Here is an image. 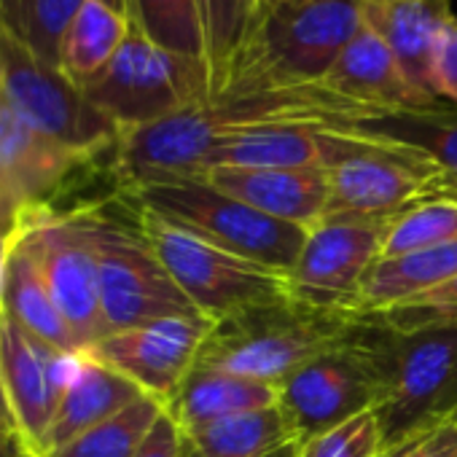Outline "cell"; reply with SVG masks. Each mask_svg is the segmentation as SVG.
Wrapping results in <instances>:
<instances>
[{
    "instance_id": "40",
    "label": "cell",
    "mask_w": 457,
    "mask_h": 457,
    "mask_svg": "<svg viewBox=\"0 0 457 457\" xmlns=\"http://www.w3.org/2000/svg\"><path fill=\"white\" fill-rule=\"evenodd\" d=\"M441 196H457V180H446V186H444V191H441Z\"/></svg>"
},
{
    "instance_id": "11",
    "label": "cell",
    "mask_w": 457,
    "mask_h": 457,
    "mask_svg": "<svg viewBox=\"0 0 457 457\" xmlns=\"http://www.w3.org/2000/svg\"><path fill=\"white\" fill-rule=\"evenodd\" d=\"M326 218L387 220L406 207L441 196L449 175L420 151L379 137L326 170Z\"/></svg>"
},
{
    "instance_id": "38",
    "label": "cell",
    "mask_w": 457,
    "mask_h": 457,
    "mask_svg": "<svg viewBox=\"0 0 457 457\" xmlns=\"http://www.w3.org/2000/svg\"><path fill=\"white\" fill-rule=\"evenodd\" d=\"M280 4H288V0H253V14H251V28H253V22H259L270 9H275V6H280ZM248 28V30H251Z\"/></svg>"
},
{
    "instance_id": "21",
    "label": "cell",
    "mask_w": 457,
    "mask_h": 457,
    "mask_svg": "<svg viewBox=\"0 0 457 457\" xmlns=\"http://www.w3.org/2000/svg\"><path fill=\"white\" fill-rule=\"evenodd\" d=\"M4 310L9 318H14L25 331H30L41 342L62 353H81L68 320L62 318L49 291L41 262L22 232H14V245H12L6 286H4Z\"/></svg>"
},
{
    "instance_id": "14",
    "label": "cell",
    "mask_w": 457,
    "mask_h": 457,
    "mask_svg": "<svg viewBox=\"0 0 457 457\" xmlns=\"http://www.w3.org/2000/svg\"><path fill=\"white\" fill-rule=\"evenodd\" d=\"M212 326L215 320L204 315L162 318L111 331L89 347V353L135 382L145 395H154L167 406L186 374L196 366Z\"/></svg>"
},
{
    "instance_id": "27",
    "label": "cell",
    "mask_w": 457,
    "mask_h": 457,
    "mask_svg": "<svg viewBox=\"0 0 457 457\" xmlns=\"http://www.w3.org/2000/svg\"><path fill=\"white\" fill-rule=\"evenodd\" d=\"M446 243H457V196H433L387 218L379 259H395Z\"/></svg>"
},
{
    "instance_id": "19",
    "label": "cell",
    "mask_w": 457,
    "mask_h": 457,
    "mask_svg": "<svg viewBox=\"0 0 457 457\" xmlns=\"http://www.w3.org/2000/svg\"><path fill=\"white\" fill-rule=\"evenodd\" d=\"M145 395L135 382H129L124 374L103 363L89 350H81L76 355L71 379L65 385L62 401L57 406V414L52 420V428L46 433L41 454L79 438L89 428L105 422L108 417L127 409L132 401Z\"/></svg>"
},
{
    "instance_id": "5",
    "label": "cell",
    "mask_w": 457,
    "mask_h": 457,
    "mask_svg": "<svg viewBox=\"0 0 457 457\" xmlns=\"http://www.w3.org/2000/svg\"><path fill=\"white\" fill-rule=\"evenodd\" d=\"M129 210L170 278L204 318L218 323L248 307L291 296L288 272L228 253L156 212L132 204Z\"/></svg>"
},
{
    "instance_id": "32",
    "label": "cell",
    "mask_w": 457,
    "mask_h": 457,
    "mask_svg": "<svg viewBox=\"0 0 457 457\" xmlns=\"http://www.w3.org/2000/svg\"><path fill=\"white\" fill-rule=\"evenodd\" d=\"M385 441L377 411H363L304 444L302 457H382Z\"/></svg>"
},
{
    "instance_id": "13",
    "label": "cell",
    "mask_w": 457,
    "mask_h": 457,
    "mask_svg": "<svg viewBox=\"0 0 457 457\" xmlns=\"http://www.w3.org/2000/svg\"><path fill=\"white\" fill-rule=\"evenodd\" d=\"M374 403L377 377L355 337L347 345L310 361L278 385V406L302 449L337 425L371 411Z\"/></svg>"
},
{
    "instance_id": "37",
    "label": "cell",
    "mask_w": 457,
    "mask_h": 457,
    "mask_svg": "<svg viewBox=\"0 0 457 457\" xmlns=\"http://www.w3.org/2000/svg\"><path fill=\"white\" fill-rule=\"evenodd\" d=\"M14 235L0 228V315H4V286H6V270H9V256H12Z\"/></svg>"
},
{
    "instance_id": "18",
    "label": "cell",
    "mask_w": 457,
    "mask_h": 457,
    "mask_svg": "<svg viewBox=\"0 0 457 457\" xmlns=\"http://www.w3.org/2000/svg\"><path fill=\"white\" fill-rule=\"evenodd\" d=\"M361 12L363 22L393 52L406 79L438 100L430 87V65L441 28L454 14L449 0H361Z\"/></svg>"
},
{
    "instance_id": "28",
    "label": "cell",
    "mask_w": 457,
    "mask_h": 457,
    "mask_svg": "<svg viewBox=\"0 0 457 457\" xmlns=\"http://www.w3.org/2000/svg\"><path fill=\"white\" fill-rule=\"evenodd\" d=\"M194 4L204 36V68L210 95H215L223 87L237 52L245 44L253 0H194Z\"/></svg>"
},
{
    "instance_id": "10",
    "label": "cell",
    "mask_w": 457,
    "mask_h": 457,
    "mask_svg": "<svg viewBox=\"0 0 457 457\" xmlns=\"http://www.w3.org/2000/svg\"><path fill=\"white\" fill-rule=\"evenodd\" d=\"M111 156L73 151L28 124L0 92V228L14 235L20 218L54 207L95 172H108Z\"/></svg>"
},
{
    "instance_id": "7",
    "label": "cell",
    "mask_w": 457,
    "mask_h": 457,
    "mask_svg": "<svg viewBox=\"0 0 457 457\" xmlns=\"http://www.w3.org/2000/svg\"><path fill=\"white\" fill-rule=\"evenodd\" d=\"M0 92L28 124L73 151L105 159L119 143V127L84 87L33 52L6 22H0Z\"/></svg>"
},
{
    "instance_id": "31",
    "label": "cell",
    "mask_w": 457,
    "mask_h": 457,
    "mask_svg": "<svg viewBox=\"0 0 457 457\" xmlns=\"http://www.w3.org/2000/svg\"><path fill=\"white\" fill-rule=\"evenodd\" d=\"M361 318L393 328V331H422V328H444L457 326V278L428 291L417 299L401 302L387 310L363 312Z\"/></svg>"
},
{
    "instance_id": "8",
    "label": "cell",
    "mask_w": 457,
    "mask_h": 457,
    "mask_svg": "<svg viewBox=\"0 0 457 457\" xmlns=\"http://www.w3.org/2000/svg\"><path fill=\"white\" fill-rule=\"evenodd\" d=\"M84 92L119 132H129L204 103L210 81L202 60L170 52L132 25L116 57Z\"/></svg>"
},
{
    "instance_id": "25",
    "label": "cell",
    "mask_w": 457,
    "mask_h": 457,
    "mask_svg": "<svg viewBox=\"0 0 457 457\" xmlns=\"http://www.w3.org/2000/svg\"><path fill=\"white\" fill-rule=\"evenodd\" d=\"M355 129L403 143L433 164H438L452 180H457V108L436 105V108H414V111H393L355 124Z\"/></svg>"
},
{
    "instance_id": "4",
    "label": "cell",
    "mask_w": 457,
    "mask_h": 457,
    "mask_svg": "<svg viewBox=\"0 0 457 457\" xmlns=\"http://www.w3.org/2000/svg\"><path fill=\"white\" fill-rule=\"evenodd\" d=\"M361 28V0H288L253 22L226 81L320 84Z\"/></svg>"
},
{
    "instance_id": "36",
    "label": "cell",
    "mask_w": 457,
    "mask_h": 457,
    "mask_svg": "<svg viewBox=\"0 0 457 457\" xmlns=\"http://www.w3.org/2000/svg\"><path fill=\"white\" fill-rule=\"evenodd\" d=\"M0 444H6V446L22 444L20 425H17V417L12 411V403H9V395L4 387V377H0Z\"/></svg>"
},
{
    "instance_id": "35",
    "label": "cell",
    "mask_w": 457,
    "mask_h": 457,
    "mask_svg": "<svg viewBox=\"0 0 457 457\" xmlns=\"http://www.w3.org/2000/svg\"><path fill=\"white\" fill-rule=\"evenodd\" d=\"M183 452H186V433L164 406V411L148 430L135 457H183Z\"/></svg>"
},
{
    "instance_id": "42",
    "label": "cell",
    "mask_w": 457,
    "mask_h": 457,
    "mask_svg": "<svg viewBox=\"0 0 457 457\" xmlns=\"http://www.w3.org/2000/svg\"><path fill=\"white\" fill-rule=\"evenodd\" d=\"M183 457H202V454L196 452V446L188 441V436H186V452H183Z\"/></svg>"
},
{
    "instance_id": "33",
    "label": "cell",
    "mask_w": 457,
    "mask_h": 457,
    "mask_svg": "<svg viewBox=\"0 0 457 457\" xmlns=\"http://www.w3.org/2000/svg\"><path fill=\"white\" fill-rule=\"evenodd\" d=\"M430 87L444 105L457 108V17L454 14L441 28L433 52V65H430Z\"/></svg>"
},
{
    "instance_id": "26",
    "label": "cell",
    "mask_w": 457,
    "mask_h": 457,
    "mask_svg": "<svg viewBox=\"0 0 457 457\" xmlns=\"http://www.w3.org/2000/svg\"><path fill=\"white\" fill-rule=\"evenodd\" d=\"M162 411L164 403L159 398L140 395L119 414L41 457H135Z\"/></svg>"
},
{
    "instance_id": "44",
    "label": "cell",
    "mask_w": 457,
    "mask_h": 457,
    "mask_svg": "<svg viewBox=\"0 0 457 457\" xmlns=\"http://www.w3.org/2000/svg\"><path fill=\"white\" fill-rule=\"evenodd\" d=\"M0 20H4V0H0Z\"/></svg>"
},
{
    "instance_id": "45",
    "label": "cell",
    "mask_w": 457,
    "mask_h": 457,
    "mask_svg": "<svg viewBox=\"0 0 457 457\" xmlns=\"http://www.w3.org/2000/svg\"><path fill=\"white\" fill-rule=\"evenodd\" d=\"M299 457H302V454H299Z\"/></svg>"
},
{
    "instance_id": "9",
    "label": "cell",
    "mask_w": 457,
    "mask_h": 457,
    "mask_svg": "<svg viewBox=\"0 0 457 457\" xmlns=\"http://www.w3.org/2000/svg\"><path fill=\"white\" fill-rule=\"evenodd\" d=\"M14 232H22L33 245L49 291L79 347H95L108 334V326L100 304L97 256L92 245L87 202L73 207L54 204L28 210Z\"/></svg>"
},
{
    "instance_id": "6",
    "label": "cell",
    "mask_w": 457,
    "mask_h": 457,
    "mask_svg": "<svg viewBox=\"0 0 457 457\" xmlns=\"http://www.w3.org/2000/svg\"><path fill=\"white\" fill-rule=\"evenodd\" d=\"M111 207V199H87L92 245L97 256L100 304L108 334L162 318L202 315L154 253L135 220V212L129 210L132 218L127 220Z\"/></svg>"
},
{
    "instance_id": "16",
    "label": "cell",
    "mask_w": 457,
    "mask_h": 457,
    "mask_svg": "<svg viewBox=\"0 0 457 457\" xmlns=\"http://www.w3.org/2000/svg\"><path fill=\"white\" fill-rule=\"evenodd\" d=\"M320 84L331 89L334 95L353 100L377 113L444 105L433 100L430 95L420 92L406 79L393 52L366 22L358 30V36L350 41V46L339 54V60L331 65V71L326 73Z\"/></svg>"
},
{
    "instance_id": "20",
    "label": "cell",
    "mask_w": 457,
    "mask_h": 457,
    "mask_svg": "<svg viewBox=\"0 0 457 457\" xmlns=\"http://www.w3.org/2000/svg\"><path fill=\"white\" fill-rule=\"evenodd\" d=\"M270 406H278V385L220 371L204 363H196L167 401V411L186 436L218 420Z\"/></svg>"
},
{
    "instance_id": "29",
    "label": "cell",
    "mask_w": 457,
    "mask_h": 457,
    "mask_svg": "<svg viewBox=\"0 0 457 457\" xmlns=\"http://www.w3.org/2000/svg\"><path fill=\"white\" fill-rule=\"evenodd\" d=\"M127 14L154 44L204 62V36L194 0H127Z\"/></svg>"
},
{
    "instance_id": "1",
    "label": "cell",
    "mask_w": 457,
    "mask_h": 457,
    "mask_svg": "<svg viewBox=\"0 0 457 457\" xmlns=\"http://www.w3.org/2000/svg\"><path fill=\"white\" fill-rule=\"evenodd\" d=\"M355 342L377 377L382 452L457 417V326L393 331L361 318Z\"/></svg>"
},
{
    "instance_id": "41",
    "label": "cell",
    "mask_w": 457,
    "mask_h": 457,
    "mask_svg": "<svg viewBox=\"0 0 457 457\" xmlns=\"http://www.w3.org/2000/svg\"><path fill=\"white\" fill-rule=\"evenodd\" d=\"M108 6H113L116 12H121V14H127V0H105ZM129 17V14H127Z\"/></svg>"
},
{
    "instance_id": "15",
    "label": "cell",
    "mask_w": 457,
    "mask_h": 457,
    "mask_svg": "<svg viewBox=\"0 0 457 457\" xmlns=\"http://www.w3.org/2000/svg\"><path fill=\"white\" fill-rule=\"evenodd\" d=\"M79 353H62L30 331L14 318L0 315V377L20 425L22 444L41 454L65 385L71 379Z\"/></svg>"
},
{
    "instance_id": "30",
    "label": "cell",
    "mask_w": 457,
    "mask_h": 457,
    "mask_svg": "<svg viewBox=\"0 0 457 457\" xmlns=\"http://www.w3.org/2000/svg\"><path fill=\"white\" fill-rule=\"evenodd\" d=\"M84 0H4V20L33 52L60 65L62 38Z\"/></svg>"
},
{
    "instance_id": "3",
    "label": "cell",
    "mask_w": 457,
    "mask_h": 457,
    "mask_svg": "<svg viewBox=\"0 0 457 457\" xmlns=\"http://www.w3.org/2000/svg\"><path fill=\"white\" fill-rule=\"evenodd\" d=\"M127 204L156 212L186 232L243 259L291 272L310 228L278 220L235 196L210 186L204 178L154 180L113 191Z\"/></svg>"
},
{
    "instance_id": "17",
    "label": "cell",
    "mask_w": 457,
    "mask_h": 457,
    "mask_svg": "<svg viewBox=\"0 0 457 457\" xmlns=\"http://www.w3.org/2000/svg\"><path fill=\"white\" fill-rule=\"evenodd\" d=\"M199 178H204L210 186H215L228 196L302 228H312L326 218V204H328L326 170L207 167Z\"/></svg>"
},
{
    "instance_id": "24",
    "label": "cell",
    "mask_w": 457,
    "mask_h": 457,
    "mask_svg": "<svg viewBox=\"0 0 457 457\" xmlns=\"http://www.w3.org/2000/svg\"><path fill=\"white\" fill-rule=\"evenodd\" d=\"M129 33L132 20L127 14L116 12L105 0H84L62 38L60 68L76 84L87 87L108 68Z\"/></svg>"
},
{
    "instance_id": "34",
    "label": "cell",
    "mask_w": 457,
    "mask_h": 457,
    "mask_svg": "<svg viewBox=\"0 0 457 457\" xmlns=\"http://www.w3.org/2000/svg\"><path fill=\"white\" fill-rule=\"evenodd\" d=\"M382 457H457V420H444L430 430L382 452Z\"/></svg>"
},
{
    "instance_id": "43",
    "label": "cell",
    "mask_w": 457,
    "mask_h": 457,
    "mask_svg": "<svg viewBox=\"0 0 457 457\" xmlns=\"http://www.w3.org/2000/svg\"><path fill=\"white\" fill-rule=\"evenodd\" d=\"M17 457H41V454H36V452L28 449V446H20V449H17Z\"/></svg>"
},
{
    "instance_id": "2",
    "label": "cell",
    "mask_w": 457,
    "mask_h": 457,
    "mask_svg": "<svg viewBox=\"0 0 457 457\" xmlns=\"http://www.w3.org/2000/svg\"><path fill=\"white\" fill-rule=\"evenodd\" d=\"M358 326L355 312L320 310L288 296L218 320L196 363L280 385L310 361L347 345Z\"/></svg>"
},
{
    "instance_id": "22",
    "label": "cell",
    "mask_w": 457,
    "mask_h": 457,
    "mask_svg": "<svg viewBox=\"0 0 457 457\" xmlns=\"http://www.w3.org/2000/svg\"><path fill=\"white\" fill-rule=\"evenodd\" d=\"M454 278H457V243L425 248L395 259H379L363 283L358 315L387 310L401 302L417 299Z\"/></svg>"
},
{
    "instance_id": "39",
    "label": "cell",
    "mask_w": 457,
    "mask_h": 457,
    "mask_svg": "<svg viewBox=\"0 0 457 457\" xmlns=\"http://www.w3.org/2000/svg\"><path fill=\"white\" fill-rule=\"evenodd\" d=\"M25 446V444H14V446H6V444H0V457H17V449Z\"/></svg>"
},
{
    "instance_id": "23",
    "label": "cell",
    "mask_w": 457,
    "mask_h": 457,
    "mask_svg": "<svg viewBox=\"0 0 457 457\" xmlns=\"http://www.w3.org/2000/svg\"><path fill=\"white\" fill-rule=\"evenodd\" d=\"M188 441L202 457H299L302 444L294 436L280 406L256 409L218 420Z\"/></svg>"
},
{
    "instance_id": "12",
    "label": "cell",
    "mask_w": 457,
    "mask_h": 457,
    "mask_svg": "<svg viewBox=\"0 0 457 457\" xmlns=\"http://www.w3.org/2000/svg\"><path fill=\"white\" fill-rule=\"evenodd\" d=\"M385 223L387 220L323 218L312 226L288 272L291 299L358 315L363 283L379 262Z\"/></svg>"
}]
</instances>
